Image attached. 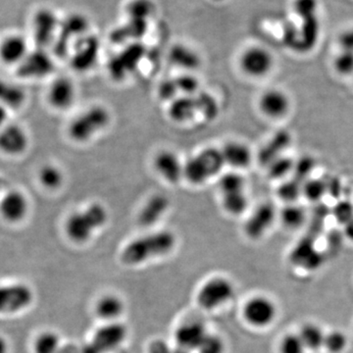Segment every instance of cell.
<instances>
[{
	"label": "cell",
	"mask_w": 353,
	"mask_h": 353,
	"mask_svg": "<svg viewBox=\"0 0 353 353\" xmlns=\"http://www.w3.org/2000/svg\"><path fill=\"white\" fill-rule=\"evenodd\" d=\"M290 102L289 97L279 90H269L260 97V110L268 117L282 118L289 112Z\"/></svg>",
	"instance_id": "603a6c76"
},
{
	"label": "cell",
	"mask_w": 353,
	"mask_h": 353,
	"mask_svg": "<svg viewBox=\"0 0 353 353\" xmlns=\"http://www.w3.org/2000/svg\"><path fill=\"white\" fill-rule=\"evenodd\" d=\"M3 181L0 178V192H1L2 189H3Z\"/></svg>",
	"instance_id": "680465c9"
},
{
	"label": "cell",
	"mask_w": 353,
	"mask_h": 353,
	"mask_svg": "<svg viewBox=\"0 0 353 353\" xmlns=\"http://www.w3.org/2000/svg\"><path fill=\"white\" fill-rule=\"evenodd\" d=\"M170 202L163 194H157L148 199L145 205L141 208L139 215V222L141 226L148 227L157 224L162 216L168 210Z\"/></svg>",
	"instance_id": "d4e9b609"
},
{
	"label": "cell",
	"mask_w": 353,
	"mask_h": 353,
	"mask_svg": "<svg viewBox=\"0 0 353 353\" xmlns=\"http://www.w3.org/2000/svg\"><path fill=\"white\" fill-rule=\"evenodd\" d=\"M215 1H222V0H215Z\"/></svg>",
	"instance_id": "91938a15"
},
{
	"label": "cell",
	"mask_w": 353,
	"mask_h": 353,
	"mask_svg": "<svg viewBox=\"0 0 353 353\" xmlns=\"http://www.w3.org/2000/svg\"><path fill=\"white\" fill-rule=\"evenodd\" d=\"M196 114H201L208 120L217 117L219 105L213 95L208 92L185 95L172 101L169 108V116L176 122H187Z\"/></svg>",
	"instance_id": "3957f363"
},
{
	"label": "cell",
	"mask_w": 353,
	"mask_h": 353,
	"mask_svg": "<svg viewBox=\"0 0 353 353\" xmlns=\"http://www.w3.org/2000/svg\"><path fill=\"white\" fill-rule=\"evenodd\" d=\"M30 52L29 44L20 34H9L0 41V61L9 66H18Z\"/></svg>",
	"instance_id": "2e32d148"
},
{
	"label": "cell",
	"mask_w": 353,
	"mask_h": 353,
	"mask_svg": "<svg viewBox=\"0 0 353 353\" xmlns=\"http://www.w3.org/2000/svg\"><path fill=\"white\" fill-rule=\"evenodd\" d=\"M143 54L145 48L139 44L129 46L109 62V73L115 80H124L137 69Z\"/></svg>",
	"instance_id": "5bb4252c"
},
{
	"label": "cell",
	"mask_w": 353,
	"mask_h": 353,
	"mask_svg": "<svg viewBox=\"0 0 353 353\" xmlns=\"http://www.w3.org/2000/svg\"><path fill=\"white\" fill-rule=\"evenodd\" d=\"M347 347V338L343 332L332 331L325 336L324 347L331 353H341Z\"/></svg>",
	"instance_id": "ab89813d"
},
{
	"label": "cell",
	"mask_w": 353,
	"mask_h": 353,
	"mask_svg": "<svg viewBox=\"0 0 353 353\" xmlns=\"http://www.w3.org/2000/svg\"><path fill=\"white\" fill-rule=\"evenodd\" d=\"M234 296V287L226 278L210 279L202 285L197 292V303L206 311L216 310L232 301Z\"/></svg>",
	"instance_id": "8992f818"
},
{
	"label": "cell",
	"mask_w": 353,
	"mask_h": 353,
	"mask_svg": "<svg viewBox=\"0 0 353 353\" xmlns=\"http://www.w3.org/2000/svg\"><path fill=\"white\" fill-rule=\"evenodd\" d=\"M221 152H222L225 163L234 167V168H248L252 163V150L243 143H236V141L227 143L221 150Z\"/></svg>",
	"instance_id": "484cf974"
},
{
	"label": "cell",
	"mask_w": 353,
	"mask_h": 353,
	"mask_svg": "<svg viewBox=\"0 0 353 353\" xmlns=\"http://www.w3.org/2000/svg\"><path fill=\"white\" fill-rule=\"evenodd\" d=\"M154 168L157 173L167 182L176 183L183 176V169L180 158L175 153L164 150L158 153L154 158Z\"/></svg>",
	"instance_id": "44dd1931"
},
{
	"label": "cell",
	"mask_w": 353,
	"mask_h": 353,
	"mask_svg": "<svg viewBox=\"0 0 353 353\" xmlns=\"http://www.w3.org/2000/svg\"><path fill=\"white\" fill-rule=\"evenodd\" d=\"M110 122V114L108 109L101 106H94L77 116L70 123L68 134L70 138L77 143H83L101 132Z\"/></svg>",
	"instance_id": "5b68a950"
},
{
	"label": "cell",
	"mask_w": 353,
	"mask_h": 353,
	"mask_svg": "<svg viewBox=\"0 0 353 353\" xmlns=\"http://www.w3.org/2000/svg\"><path fill=\"white\" fill-rule=\"evenodd\" d=\"M278 194L283 201L294 203L303 194V183L296 179L285 182L279 188Z\"/></svg>",
	"instance_id": "f35d334b"
},
{
	"label": "cell",
	"mask_w": 353,
	"mask_h": 353,
	"mask_svg": "<svg viewBox=\"0 0 353 353\" xmlns=\"http://www.w3.org/2000/svg\"><path fill=\"white\" fill-rule=\"evenodd\" d=\"M281 220L285 227L289 229H299L306 220L305 210L301 206L290 203L281 212Z\"/></svg>",
	"instance_id": "836d02e7"
},
{
	"label": "cell",
	"mask_w": 353,
	"mask_h": 353,
	"mask_svg": "<svg viewBox=\"0 0 353 353\" xmlns=\"http://www.w3.org/2000/svg\"><path fill=\"white\" fill-rule=\"evenodd\" d=\"M276 218V210L271 203H263L255 209L245 225L246 236L252 240H259L270 229Z\"/></svg>",
	"instance_id": "e0dca14e"
},
{
	"label": "cell",
	"mask_w": 353,
	"mask_h": 353,
	"mask_svg": "<svg viewBox=\"0 0 353 353\" xmlns=\"http://www.w3.org/2000/svg\"><path fill=\"white\" fill-rule=\"evenodd\" d=\"M30 139L24 128L7 124L0 130V152L8 157L23 154L29 146Z\"/></svg>",
	"instance_id": "9a60e30c"
},
{
	"label": "cell",
	"mask_w": 353,
	"mask_h": 353,
	"mask_svg": "<svg viewBox=\"0 0 353 353\" xmlns=\"http://www.w3.org/2000/svg\"><path fill=\"white\" fill-rule=\"evenodd\" d=\"M334 214L338 222L347 225L353 218V206L350 202H341L334 208Z\"/></svg>",
	"instance_id": "c3c4849f"
},
{
	"label": "cell",
	"mask_w": 353,
	"mask_h": 353,
	"mask_svg": "<svg viewBox=\"0 0 353 353\" xmlns=\"http://www.w3.org/2000/svg\"><path fill=\"white\" fill-rule=\"evenodd\" d=\"M314 160L311 157H303L296 163H294V171L296 174V180L299 182H305L311 171L314 168Z\"/></svg>",
	"instance_id": "bcb514c9"
},
{
	"label": "cell",
	"mask_w": 353,
	"mask_h": 353,
	"mask_svg": "<svg viewBox=\"0 0 353 353\" xmlns=\"http://www.w3.org/2000/svg\"><path fill=\"white\" fill-rule=\"evenodd\" d=\"M280 353H305L306 347L299 334H288L281 340Z\"/></svg>",
	"instance_id": "b9f144b4"
},
{
	"label": "cell",
	"mask_w": 353,
	"mask_h": 353,
	"mask_svg": "<svg viewBox=\"0 0 353 353\" xmlns=\"http://www.w3.org/2000/svg\"><path fill=\"white\" fill-rule=\"evenodd\" d=\"M208 334V330L203 323L199 321L185 323L176 329L175 333L176 345L187 348L190 352L196 350Z\"/></svg>",
	"instance_id": "7402d4cb"
},
{
	"label": "cell",
	"mask_w": 353,
	"mask_h": 353,
	"mask_svg": "<svg viewBox=\"0 0 353 353\" xmlns=\"http://www.w3.org/2000/svg\"><path fill=\"white\" fill-rule=\"evenodd\" d=\"M60 24L61 22L57 17V14L48 7H41L32 14V37L39 48H46V46L57 39Z\"/></svg>",
	"instance_id": "ba28073f"
},
{
	"label": "cell",
	"mask_w": 353,
	"mask_h": 353,
	"mask_svg": "<svg viewBox=\"0 0 353 353\" xmlns=\"http://www.w3.org/2000/svg\"><path fill=\"white\" fill-rule=\"evenodd\" d=\"M76 99V88L68 78H57L48 88V101L53 108L66 110L73 105Z\"/></svg>",
	"instance_id": "ffe728a7"
},
{
	"label": "cell",
	"mask_w": 353,
	"mask_h": 353,
	"mask_svg": "<svg viewBox=\"0 0 353 353\" xmlns=\"http://www.w3.org/2000/svg\"><path fill=\"white\" fill-rule=\"evenodd\" d=\"M173 353H192V352L187 350V348L178 347V345H176V348H173Z\"/></svg>",
	"instance_id": "6f0895ef"
},
{
	"label": "cell",
	"mask_w": 353,
	"mask_h": 353,
	"mask_svg": "<svg viewBox=\"0 0 353 353\" xmlns=\"http://www.w3.org/2000/svg\"><path fill=\"white\" fill-rule=\"evenodd\" d=\"M294 162L290 158L280 157L268 165L269 176L273 179H282L294 171Z\"/></svg>",
	"instance_id": "74e56055"
},
{
	"label": "cell",
	"mask_w": 353,
	"mask_h": 353,
	"mask_svg": "<svg viewBox=\"0 0 353 353\" xmlns=\"http://www.w3.org/2000/svg\"><path fill=\"white\" fill-rule=\"evenodd\" d=\"M334 68L341 76L353 75V52L341 50L334 59Z\"/></svg>",
	"instance_id": "7bdbcfd3"
},
{
	"label": "cell",
	"mask_w": 353,
	"mask_h": 353,
	"mask_svg": "<svg viewBox=\"0 0 353 353\" xmlns=\"http://www.w3.org/2000/svg\"><path fill=\"white\" fill-rule=\"evenodd\" d=\"M81 353H101L97 350V348L92 345V341L83 345V347L80 348Z\"/></svg>",
	"instance_id": "db71d44e"
},
{
	"label": "cell",
	"mask_w": 353,
	"mask_h": 353,
	"mask_svg": "<svg viewBox=\"0 0 353 353\" xmlns=\"http://www.w3.org/2000/svg\"><path fill=\"white\" fill-rule=\"evenodd\" d=\"M0 353H8V343L3 336H0Z\"/></svg>",
	"instance_id": "9f6ffc18"
},
{
	"label": "cell",
	"mask_w": 353,
	"mask_h": 353,
	"mask_svg": "<svg viewBox=\"0 0 353 353\" xmlns=\"http://www.w3.org/2000/svg\"><path fill=\"white\" fill-rule=\"evenodd\" d=\"M129 12L132 19L145 21L146 14L150 13V1H148V0H134L129 6Z\"/></svg>",
	"instance_id": "7dc6e473"
},
{
	"label": "cell",
	"mask_w": 353,
	"mask_h": 353,
	"mask_svg": "<svg viewBox=\"0 0 353 353\" xmlns=\"http://www.w3.org/2000/svg\"><path fill=\"white\" fill-rule=\"evenodd\" d=\"M273 65L274 58L270 51L262 46H250L241 55V70L253 78L266 76L273 68Z\"/></svg>",
	"instance_id": "30bf717a"
},
{
	"label": "cell",
	"mask_w": 353,
	"mask_h": 353,
	"mask_svg": "<svg viewBox=\"0 0 353 353\" xmlns=\"http://www.w3.org/2000/svg\"><path fill=\"white\" fill-rule=\"evenodd\" d=\"M299 334L301 336L306 350L316 352V350H319L320 348L324 347L325 336H326V334L324 333V331L318 325L312 324V323L304 325Z\"/></svg>",
	"instance_id": "1f68e13d"
},
{
	"label": "cell",
	"mask_w": 353,
	"mask_h": 353,
	"mask_svg": "<svg viewBox=\"0 0 353 353\" xmlns=\"http://www.w3.org/2000/svg\"><path fill=\"white\" fill-rule=\"evenodd\" d=\"M245 181L236 173L226 174L221 178L219 182V189L221 194H230V192H241L245 190Z\"/></svg>",
	"instance_id": "8d00e7d4"
},
{
	"label": "cell",
	"mask_w": 353,
	"mask_h": 353,
	"mask_svg": "<svg viewBox=\"0 0 353 353\" xmlns=\"http://www.w3.org/2000/svg\"><path fill=\"white\" fill-rule=\"evenodd\" d=\"M108 213L101 204L94 203L82 211L72 213L65 223V233L77 243H85L106 224Z\"/></svg>",
	"instance_id": "7a4b0ae2"
},
{
	"label": "cell",
	"mask_w": 353,
	"mask_h": 353,
	"mask_svg": "<svg viewBox=\"0 0 353 353\" xmlns=\"http://www.w3.org/2000/svg\"><path fill=\"white\" fill-rule=\"evenodd\" d=\"M223 206L232 215H241L248 208V201L245 190L222 194Z\"/></svg>",
	"instance_id": "e575fe53"
},
{
	"label": "cell",
	"mask_w": 353,
	"mask_h": 353,
	"mask_svg": "<svg viewBox=\"0 0 353 353\" xmlns=\"http://www.w3.org/2000/svg\"><path fill=\"white\" fill-rule=\"evenodd\" d=\"M30 202L24 192L9 190L0 196V215L7 222L17 224L29 213Z\"/></svg>",
	"instance_id": "4fadbf2b"
},
{
	"label": "cell",
	"mask_w": 353,
	"mask_h": 353,
	"mask_svg": "<svg viewBox=\"0 0 353 353\" xmlns=\"http://www.w3.org/2000/svg\"><path fill=\"white\" fill-rule=\"evenodd\" d=\"M113 353H116V352H113ZM119 353H125V352H119Z\"/></svg>",
	"instance_id": "94428289"
},
{
	"label": "cell",
	"mask_w": 353,
	"mask_h": 353,
	"mask_svg": "<svg viewBox=\"0 0 353 353\" xmlns=\"http://www.w3.org/2000/svg\"><path fill=\"white\" fill-rule=\"evenodd\" d=\"M8 120V109L0 104V130L7 125Z\"/></svg>",
	"instance_id": "816d5d0a"
},
{
	"label": "cell",
	"mask_w": 353,
	"mask_h": 353,
	"mask_svg": "<svg viewBox=\"0 0 353 353\" xmlns=\"http://www.w3.org/2000/svg\"><path fill=\"white\" fill-rule=\"evenodd\" d=\"M326 192V183L321 180H306L303 183V194L310 201H320Z\"/></svg>",
	"instance_id": "60d3db41"
},
{
	"label": "cell",
	"mask_w": 353,
	"mask_h": 353,
	"mask_svg": "<svg viewBox=\"0 0 353 353\" xmlns=\"http://www.w3.org/2000/svg\"><path fill=\"white\" fill-rule=\"evenodd\" d=\"M99 41L97 39L88 37L80 38L74 48L71 63L78 72H85L94 66L99 57Z\"/></svg>",
	"instance_id": "d6986e66"
},
{
	"label": "cell",
	"mask_w": 353,
	"mask_h": 353,
	"mask_svg": "<svg viewBox=\"0 0 353 353\" xmlns=\"http://www.w3.org/2000/svg\"><path fill=\"white\" fill-rule=\"evenodd\" d=\"M125 304L119 296L106 294L99 299L95 305V312L101 319L106 323L117 322L116 320L122 316Z\"/></svg>",
	"instance_id": "4316f807"
},
{
	"label": "cell",
	"mask_w": 353,
	"mask_h": 353,
	"mask_svg": "<svg viewBox=\"0 0 353 353\" xmlns=\"http://www.w3.org/2000/svg\"><path fill=\"white\" fill-rule=\"evenodd\" d=\"M224 165L221 150L206 148L187 162L183 169V176L190 183L201 185L217 175Z\"/></svg>",
	"instance_id": "277c9868"
},
{
	"label": "cell",
	"mask_w": 353,
	"mask_h": 353,
	"mask_svg": "<svg viewBox=\"0 0 353 353\" xmlns=\"http://www.w3.org/2000/svg\"><path fill=\"white\" fill-rule=\"evenodd\" d=\"M290 139V137L288 132H280L276 134V136H274L260 152L259 157L260 163L268 166L271 162L280 157L281 152L285 150V146L289 145Z\"/></svg>",
	"instance_id": "f546056e"
},
{
	"label": "cell",
	"mask_w": 353,
	"mask_h": 353,
	"mask_svg": "<svg viewBox=\"0 0 353 353\" xmlns=\"http://www.w3.org/2000/svg\"><path fill=\"white\" fill-rule=\"evenodd\" d=\"M318 0H294V11L299 19L317 15Z\"/></svg>",
	"instance_id": "f6af8a7d"
},
{
	"label": "cell",
	"mask_w": 353,
	"mask_h": 353,
	"mask_svg": "<svg viewBox=\"0 0 353 353\" xmlns=\"http://www.w3.org/2000/svg\"><path fill=\"white\" fill-rule=\"evenodd\" d=\"M339 44H340L341 50L353 52V28H350L341 34Z\"/></svg>",
	"instance_id": "681fc988"
},
{
	"label": "cell",
	"mask_w": 353,
	"mask_h": 353,
	"mask_svg": "<svg viewBox=\"0 0 353 353\" xmlns=\"http://www.w3.org/2000/svg\"><path fill=\"white\" fill-rule=\"evenodd\" d=\"M196 352L199 353H224V341L218 334L208 333L197 348Z\"/></svg>",
	"instance_id": "ee69618b"
},
{
	"label": "cell",
	"mask_w": 353,
	"mask_h": 353,
	"mask_svg": "<svg viewBox=\"0 0 353 353\" xmlns=\"http://www.w3.org/2000/svg\"><path fill=\"white\" fill-rule=\"evenodd\" d=\"M169 60L172 64L185 70H194L201 66V57L185 44H176L172 46L169 52Z\"/></svg>",
	"instance_id": "f1b7e54d"
},
{
	"label": "cell",
	"mask_w": 353,
	"mask_h": 353,
	"mask_svg": "<svg viewBox=\"0 0 353 353\" xmlns=\"http://www.w3.org/2000/svg\"><path fill=\"white\" fill-rule=\"evenodd\" d=\"M59 336L52 331L43 332L34 343V353H57L61 348Z\"/></svg>",
	"instance_id": "d590c367"
},
{
	"label": "cell",
	"mask_w": 353,
	"mask_h": 353,
	"mask_svg": "<svg viewBox=\"0 0 353 353\" xmlns=\"http://www.w3.org/2000/svg\"><path fill=\"white\" fill-rule=\"evenodd\" d=\"M39 182L44 189L54 190L59 189L63 183L64 176L57 165L46 164L39 169Z\"/></svg>",
	"instance_id": "d6a6232c"
},
{
	"label": "cell",
	"mask_w": 353,
	"mask_h": 353,
	"mask_svg": "<svg viewBox=\"0 0 353 353\" xmlns=\"http://www.w3.org/2000/svg\"><path fill=\"white\" fill-rule=\"evenodd\" d=\"M59 30H61V34H60V39H58L57 51L58 54L62 55L66 53L68 48L67 41L70 39H74L76 37L80 38L83 32L87 31L88 21L80 14H72L62 21Z\"/></svg>",
	"instance_id": "cb8c5ba5"
},
{
	"label": "cell",
	"mask_w": 353,
	"mask_h": 353,
	"mask_svg": "<svg viewBox=\"0 0 353 353\" xmlns=\"http://www.w3.org/2000/svg\"><path fill=\"white\" fill-rule=\"evenodd\" d=\"M57 353H81V350L75 345H65Z\"/></svg>",
	"instance_id": "f5cc1de1"
},
{
	"label": "cell",
	"mask_w": 353,
	"mask_h": 353,
	"mask_svg": "<svg viewBox=\"0 0 353 353\" xmlns=\"http://www.w3.org/2000/svg\"><path fill=\"white\" fill-rule=\"evenodd\" d=\"M18 75L25 79H41L54 70L52 58L44 48L30 51L25 59L17 66Z\"/></svg>",
	"instance_id": "8fae6325"
},
{
	"label": "cell",
	"mask_w": 353,
	"mask_h": 353,
	"mask_svg": "<svg viewBox=\"0 0 353 353\" xmlns=\"http://www.w3.org/2000/svg\"><path fill=\"white\" fill-rule=\"evenodd\" d=\"M34 301V292L22 283L0 285V314H14L29 307Z\"/></svg>",
	"instance_id": "52a82bcc"
},
{
	"label": "cell",
	"mask_w": 353,
	"mask_h": 353,
	"mask_svg": "<svg viewBox=\"0 0 353 353\" xmlns=\"http://www.w3.org/2000/svg\"><path fill=\"white\" fill-rule=\"evenodd\" d=\"M199 83L196 78L190 75L176 77V78L168 79L161 83L158 88V95L163 101H175L179 95L185 97L196 94L199 90Z\"/></svg>",
	"instance_id": "ac0fdd59"
},
{
	"label": "cell",
	"mask_w": 353,
	"mask_h": 353,
	"mask_svg": "<svg viewBox=\"0 0 353 353\" xmlns=\"http://www.w3.org/2000/svg\"><path fill=\"white\" fill-rule=\"evenodd\" d=\"M26 94L20 85L0 79V104L7 109L19 108L24 104Z\"/></svg>",
	"instance_id": "4dcf8cb0"
},
{
	"label": "cell",
	"mask_w": 353,
	"mask_h": 353,
	"mask_svg": "<svg viewBox=\"0 0 353 353\" xmlns=\"http://www.w3.org/2000/svg\"><path fill=\"white\" fill-rule=\"evenodd\" d=\"M243 315L252 327L266 328L276 319L277 306L269 297L253 296L243 306Z\"/></svg>",
	"instance_id": "9c48e42d"
},
{
	"label": "cell",
	"mask_w": 353,
	"mask_h": 353,
	"mask_svg": "<svg viewBox=\"0 0 353 353\" xmlns=\"http://www.w3.org/2000/svg\"><path fill=\"white\" fill-rule=\"evenodd\" d=\"M175 234L170 231L154 232L128 243L123 250L121 259L126 265L137 266L155 257L164 256L176 245Z\"/></svg>",
	"instance_id": "6da1fadb"
},
{
	"label": "cell",
	"mask_w": 353,
	"mask_h": 353,
	"mask_svg": "<svg viewBox=\"0 0 353 353\" xmlns=\"http://www.w3.org/2000/svg\"><path fill=\"white\" fill-rule=\"evenodd\" d=\"M301 27L299 30V41H297V50H308L315 46L319 37L320 24L317 15L311 17L301 18Z\"/></svg>",
	"instance_id": "83f0119b"
},
{
	"label": "cell",
	"mask_w": 353,
	"mask_h": 353,
	"mask_svg": "<svg viewBox=\"0 0 353 353\" xmlns=\"http://www.w3.org/2000/svg\"><path fill=\"white\" fill-rule=\"evenodd\" d=\"M345 234L350 240L353 241V218L345 225Z\"/></svg>",
	"instance_id": "11a10c76"
},
{
	"label": "cell",
	"mask_w": 353,
	"mask_h": 353,
	"mask_svg": "<svg viewBox=\"0 0 353 353\" xmlns=\"http://www.w3.org/2000/svg\"><path fill=\"white\" fill-rule=\"evenodd\" d=\"M148 353H173V347H171L166 341L157 340L150 343Z\"/></svg>",
	"instance_id": "f907efd6"
},
{
	"label": "cell",
	"mask_w": 353,
	"mask_h": 353,
	"mask_svg": "<svg viewBox=\"0 0 353 353\" xmlns=\"http://www.w3.org/2000/svg\"><path fill=\"white\" fill-rule=\"evenodd\" d=\"M127 334L124 325L118 322L106 323L95 332L92 343L101 353H113L119 350Z\"/></svg>",
	"instance_id": "7c38bea8"
}]
</instances>
